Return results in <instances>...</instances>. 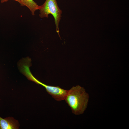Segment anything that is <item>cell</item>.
<instances>
[{
	"label": "cell",
	"mask_w": 129,
	"mask_h": 129,
	"mask_svg": "<svg viewBox=\"0 0 129 129\" xmlns=\"http://www.w3.org/2000/svg\"><path fill=\"white\" fill-rule=\"evenodd\" d=\"M89 96L83 87L78 85L68 90L64 100L71 109L74 114H83L86 109Z\"/></svg>",
	"instance_id": "obj_1"
},
{
	"label": "cell",
	"mask_w": 129,
	"mask_h": 129,
	"mask_svg": "<svg viewBox=\"0 0 129 129\" xmlns=\"http://www.w3.org/2000/svg\"><path fill=\"white\" fill-rule=\"evenodd\" d=\"M39 16L41 18H48L49 14L53 16L56 27V31L59 36V26L62 11L59 7L56 0H46L44 3L39 5Z\"/></svg>",
	"instance_id": "obj_2"
},
{
	"label": "cell",
	"mask_w": 129,
	"mask_h": 129,
	"mask_svg": "<svg viewBox=\"0 0 129 129\" xmlns=\"http://www.w3.org/2000/svg\"><path fill=\"white\" fill-rule=\"evenodd\" d=\"M31 80L37 84L44 87L47 92L56 101H60L64 100L67 90L63 89L59 86L46 85L39 81L34 77H32Z\"/></svg>",
	"instance_id": "obj_3"
},
{
	"label": "cell",
	"mask_w": 129,
	"mask_h": 129,
	"mask_svg": "<svg viewBox=\"0 0 129 129\" xmlns=\"http://www.w3.org/2000/svg\"><path fill=\"white\" fill-rule=\"evenodd\" d=\"M19 124L13 118L8 117L3 118L0 117V129H17Z\"/></svg>",
	"instance_id": "obj_4"
},
{
	"label": "cell",
	"mask_w": 129,
	"mask_h": 129,
	"mask_svg": "<svg viewBox=\"0 0 129 129\" xmlns=\"http://www.w3.org/2000/svg\"><path fill=\"white\" fill-rule=\"evenodd\" d=\"M20 4L21 6L27 7L33 16L34 15L35 12L39 8V5L33 0H20Z\"/></svg>",
	"instance_id": "obj_5"
},
{
	"label": "cell",
	"mask_w": 129,
	"mask_h": 129,
	"mask_svg": "<svg viewBox=\"0 0 129 129\" xmlns=\"http://www.w3.org/2000/svg\"><path fill=\"white\" fill-rule=\"evenodd\" d=\"M0 0V1L1 3H3L5 2H7L8 0ZM16 1L18 2L19 3H20V0H12Z\"/></svg>",
	"instance_id": "obj_6"
}]
</instances>
